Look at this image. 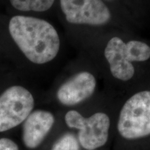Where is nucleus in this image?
<instances>
[{
	"mask_svg": "<svg viewBox=\"0 0 150 150\" xmlns=\"http://www.w3.org/2000/svg\"><path fill=\"white\" fill-rule=\"evenodd\" d=\"M9 32L26 57L35 64L53 60L60 49L57 31L45 20L33 17L17 16L11 19Z\"/></svg>",
	"mask_w": 150,
	"mask_h": 150,
	"instance_id": "obj_1",
	"label": "nucleus"
},
{
	"mask_svg": "<svg viewBox=\"0 0 150 150\" xmlns=\"http://www.w3.org/2000/svg\"><path fill=\"white\" fill-rule=\"evenodd\" d=\"M104 55L110 65L112 76L126 81L131 79L135 73L131 62L149 59L150 47L140 41L131 40L125 43L120 38L114 37L108 42Z\"/></svg>",
	"mask_w": 150,
	"mask_h": 150,
	"instance_id": "obj_2",
	"label": "nucleus"
},
{
	"mask_svg": "<svg viewBox=\"0 0 150 150\" xmlns=\"http://www.w3.org/2000/svg\"><path fill=\"white\" fill-rule=\"evenodd\" d=\"M117 130L127 140L150 135V91L135 94L125 102L120 113Z\"/></svg>",
	"mask_w": 150,
	"mask_h": 150,
	"instance_id": "obj_3",
	"label": "nucleus"
},
{
	"mask_svg": "<svg viewBox=\"0 0 150 150\" xmlns=\"http://www.w3.org/2000/svg\"><path fill=\"white\" fill-rule=\"evenodd\" d=\"M66 125L78 129V140L84 149L94 150L104 146L108 138L109 117L104 112H97L84 117L76 110H70L65 116Z\"/></svg>",
	"mask_w": 150,
	"mask_h": 150,
	"instance_id": "obj_4",
	"label": "nucleus"
},
{
	"mask_svg": "<svg viewBox=\"0 0 150 150\" xmlns=\"http://www.w3.org/2000/svg\"><path fill=\"white\" fill-rule=\"evenodd\" d=\"M33 107V95L25 88L15 86L6 90L0 96V132L23 122Z\"/></svg>",
	"mask_w": 150,
	"mask_h": 150,
	"instance_id": "obj_5",
	"label": "nucleus"
},
{
	"mask_svg": "<svg viewBox=\"0 0 150 150\" xmlns=\"http://www.w3.org/2000/svg\"><path fill=\"white\" fill-rule=\"evenodd\" d=\"M61 10L71 24L103 25L111 15L102 0H60Z\"/></svg>",
	"mask_w": 150,
	"mask_h": 150,
	"instance_id": "obj_6",
	"label": "nucleus"
},
{
	"mask_svg": "<svg viewBox=\"0 0 150 150\" xmlns=\"http://www.w3.org/2000/svg\"><path fill=\"white\" fill-rule=\"evenodd\" d=\"M96 80L90 72H81L75 74L58 90L56 96L65 106H74L89 98L94 93Z\"/></svg>",
	"mask_w": 150,
	"mask_h": 150,
	"instance_id": "obj_7",
	"label": "nucleus"
},
{
	"mask_svg": "<svg viewBox=\"0 0 150 150\" xmlns=\"http://www.w3.org/2000/svg\"><path fill=\"white\" fill-rule=\"evenodd\" d=\"M52 112L42 110H35L29 114L24 122L22 140L24 145L35 149L44 140L54 123Z\"/></svg>",
	"mask_w": 150,
	"mask_h": 150,
	"instance_id": "obj_8",
	"label": "nucleus"
},
{
	"mask_svg": "<svg viewBox=\"0 0 150 150\" xmlns=\"http://www.w3.org/2000/svg\"><path fill=\"white\" fill-rule=\"evenodd\" d=\"M55 0H10L15 8L21 11L43 12L50 9Z\"/></svg>",
	"mask_w": 150,
	"mask_h": 150,
	"instance_id": "obj_9",
	"label": "nucleus"
},
{
	"mask_svg": "<svg viewBox=\"0 0 150 150\" xmlns=\"http://www.w3.org/2000/svg\"><path fill=\"white\" fill-rule=\"evenodd\" d=\"M52 150H79V147L76 138L72 134H66L54 143Z\"/></svg>",
	"mask_w": 150,
	"mask_h": 150,
	"instance_id": "obj_10",
	"label": "nucleus"
},
{
	"mask_svg": "<svg viewBox=\"0 0 150 150\" xmlns=\"http://www.w3.org/2000/svg\"><path fill=\"white\" fill-rule=\"evenodd\" d=\"M0 150H19L16 142L8 138L0 139Z\"/></svg>",
	"mask_w": 150,
	"mask_h": 150,
	"instance_id": "obj_11",
	"label": "nucleus"
}]
</instances>
